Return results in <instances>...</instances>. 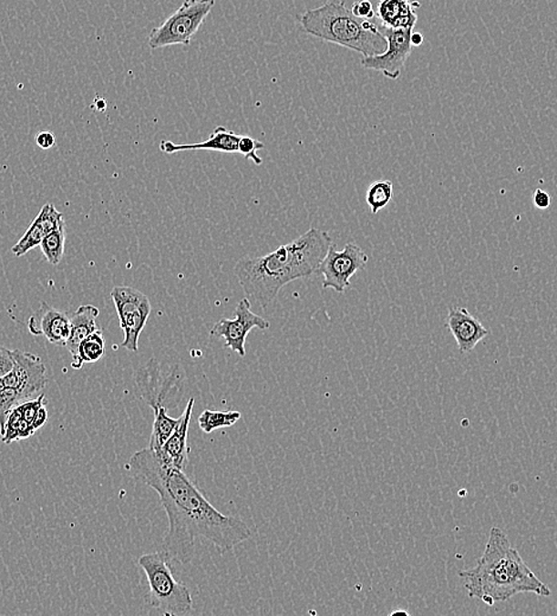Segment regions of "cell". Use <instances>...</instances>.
I'll return each mask as SVG.
<instances>
[{"label": "cell", "mask_w": 557, "mask_h": 616, "mask_svg": "<svg viewBox=\"0 0 557 616\" xmlns=\"http://www.w3.org/2000/svg\"><path fill=\"white\" fill-rule=\"evenodd\" d=\"M215 6V0H184L183 4L149 36L151 49L171 46H190L205 18Z\"/></svg>", "instance_id": "cell-6"}, {"label": "cell", "mask_w": 557, "mask_h": 616, "mask_svg": "<svg viewBox=\"0 0 557 616\" xmlns=\"http://www.w3.org/2000/svg\"><path fill=\"white\" fill-rule=\"evenodd\" d=\"M94 104L97 105L98 110L106 109V100H104V98H97V101H94Z\"/></svg>", "instance_id": "cell-34"}, {"label": "cell", "mask_w": 557, "mask_h": 616, "mask_svg": "<svg viewBox=\"0 0 557 616\" xmlns=\"http://www.w3.org/2000/svg\"><path fill=\"white\" fill-rule=\"evenodd\" d=\"M334 244L329 232L310 228L298 239L270 254L237 261L234 272L244 294L253 303L266 308L286 284L310 278Z\"/></svg>", "instance_id": "cell-2"}, {"label": "cell", "mask_w": 557, "mask_h": 616, "mask_svg": "<svg viewBox=\"0 0 557 616\" xmlns=\"http://www.w3.org/2000/svg\"><path fill=\"white\" fill-rule=\"evenodd\" d=\"M300 24L308 35L347 47L363 57L382 54L387 49L381 24L357 17L341 0H332L317 9L306 11Z\"/></svg>", "instance_id": "cell-4"}, {"label": "cell", "mask_w": 557, "mask_h": 616, "mask_svg": "<svg viewBox=\"0 0 557 616\" xmlns=\"http://www.w3.org/2000/svg\"><path fill=\"white\" fill-rule=\"evenodd\" d=\"M448 327L456 338L458 349L461 354L471 353L474 347L490 334V331L480 320L462 307L449 308Z\"/></svg>", "instance_id": "cell-14"}, {"label": "cell", "mask_w": 557, "mask_h": 616, "mask_svg": "<svg viewBox=\"0 0 557 616\" xmlns=\"http://www.w3.org/2000/svg\"><path fill=\"white\" fill-rule=\"evenodd\" d=\"M240 134L219 126L213 129L207 140L193 142V144H175L172 141H161L160 149L161 152L172 154L184 151H199V149H211V151L222 153H239Z\"/></svg>", "instance_id": "cell-17"}, {"label": "cell", "mask_w": 557, "mask_h": 616, "mask_svg": "<svg viewBox=\"0 0 557 616\" xmlns=\"http://www.w3.org/2000/svg\"><path fill=\"white\" fill-rule=\"evenodd\" d=\"M105 354V339L104 334L100 329L93 332L88 337L83 339L80 345H78L77 354L74 355L71 366L74 369H81L83 364L88 363H97L98 359Z\"/></svg>", "instance_id": "cell-21"}, {"label": "cell", "mask_w": 557, "mask_h": 616, "mask_svg": "<svg viewBox=\"0 0 557 616\" xmlns=\"http://www.w3.org/2000/svg\"><path fill=\"white\" fill-rule=\"evenodd\" d=\"M98 313H100V311H98V307L82 305L77 308L73 317L70 318V334L68 341L66 343V347L73 357L77 354L78 345H80L83 339H86L93 332L98 330L97 325Z\"/></svg>", "instance_id": "cell-19"}, {"label": "cell", "mask_w": 557, "mask_h": 616, "mask_svg": "<svg viewBox=\"0 0 557 616\" xmlns=\"http://www.w3.org/2000/svg\"><path fill=\"white\" fill-rule=\"evenodd\" d=\"M417 0H379L377 15L381 26L391 29H414L418 22Z\"/></svg>", "instance_id": "cell-18"}, {"label": "cell", "mask_w": 557, "mask_h": 616, "mask_svg": "<svg viewBox=\"0 0 557 616\" xmlns=\"http://www.w3.org/2000/svg\"><path fill=\"white\" fill-rule=\"evenodd\" d=\"M471 599L489 606L508 601L521 592H531L540 598H549L551 588L543 583L513 548L507 533L492 528L483 555L477 566L459 572Z\"/></svg>", "instance_id": "cell-3"}, {"label": "cell", "mask_w": 557, "mask_h": 616, "mask_svg": "<svg viewBox=\"0 0 557 616\" xmlns=\"http://www.w3.org/2000/svg\"><path fill=\"white\" fill-rule=\"evenodd\" d=\"M117 308L121 330L124 331L122 347L137 353L139 349V338L146 323L151 314L152 306L148 296L136 288L117 286L110 292Z\"/></svg>", "instance_id": "cell-7"}, {"label": "cell", "mask_w": 557, "mask_h": 616, "mask_svg": "<svg viewBox=\"0 0 557 616\" xmlns=\"http://www.w3.org/2000/svg\"><path fill=\"white\" fill-rule=\"evenodd\" d=\"M270 327L271 323L267 319L260 317L252 311L251 300L243 298L237 303L235 318L220 319L213 325L211 335L215 338H223L225 347L239 354L240 357H244L249 332L253 329L266 331Z\"/></svg>", "instance_id": "cell-10"}, {"label": "cell", "mask_w": 557, "mask_h": 616, "mask_svg": "<svg viewBox=\"0 0 557 616\" xmlns=\"http://www.w3.org/2000/svg\"><path fill=\"white\" fill-rule=\"evenodd\" d=\"M31 334L42 335L54 345L66 346L70 334V318L65 312L42 303L27 322Z\"/></svg>", "instance_id": "cell-13"}, {"label": "cell", "mask_w": 557, "mask_h": 616, "mask_svg": "<svg viewBox=\"0 0 557 616\" xmlns=\"http://www.w3.org/2000/svg\"><path fill=\"white\" fill-rule=\"evenodd\" d=\"M45 406L46 395L41 394L38 397H36L35 400L22 402L21 405L15 406V409H17V412L21 414V416L24 418V420L30 422V424L34 426L36 416H37L39 410H41Z\"/></svg>", "instance_id": "cell-28"}, {"label": "cell", "mask_w": 557, "mask_h": 616, "mask_svg": "<svg viewBox=\"0 0 557 616\" xmlns=\"http://www.w3.org/2000/svg\"><path fill=\"white\" fill-rule=\"evenodd\" d=\"M62 224H66L63 213L59 212L51 203L43 205L41 211L36 216L34 222L27 228L22 239L12 247L11 252L17 258L27 254L33 249L41 246L42 241L50 232L57 231Z\"/></svg>", "instance_id": "cell-15"}, {"label": "cell", "mask_w": 557, "mask_h": 616, "mask_svg": "<svg viewBox=\"0 0 557 616\" xmlns=\"http://www.w3.org/2000/svg\"><path fill=\"white\" fill-rule=\"evenodd\" d=\"M193 406H195V398H190L183 414H181V424L178 425L175 432L165 442L160 452H154L166 465L172 466V467L181 469V471H185L189 464L188 436L190 422H191L193 415Z\"/></svg>", "instance_id": "cell-16"}, {"label": "cell", "mask_w": 557, "mask_h": 616, "mask_svg": "<svg viewBox=\"0 0 557 616\" xmlns=\"http://www.w3.org/2000/svg\"><path fill=\"white\" fill-rule=\"evenodd\" d=\"M12 359L14 366L0 377V385L17 390L26 401L33 400L47 385L45 363L38 355L22 350H12Z\"/></svg>", "instance_id": "cell-12"}, {"label": "cell", "mask_w": 557, "mask_h": 616, "mask_svg": "<svg viewBox=\"0 0 557 616\" xmlns=\"http://www.w3.org/2000/svg\"><path fill=\"white\" fill-rule=\"evenodd\" d=\"M264 149L263 142L254 139V138L241 136L239 140V153L242 154L246 159L253 161L255 165L263 164V158L259 157V149Z\"/></svg>", "instance_id": "cell-27"}, {"label": "cell", "mask_w": 557, "mask_h": 616, "mask_svg": "<svg viewBox=\"0 0 557 616\" xmlns=\"http://www.w3.org/2000/svg\"><path fill=\"white\" fill-rule=\"evenodd\" d=\"M242 414L237 410H229V412H215V410H204L200 415V428L204 433L211 434L217 429L229 428L240 421Z\"/></svg>", "instance_id": "cell-23"}, {"label": "cell", "mask_w": 557, "mask_h": 616, "mask_svg": "<svg viewBox=\"0 0 557 616\" xmlns=\"http://www.w3.org/2000/svg\"><path fill=\"white\" fill-rule=\"evenodd\" d=\"M397 614L408 615V611H402V610H400V611H393V613H391L390 615H397Z\"/></svg>", "instance_id": "cell-35"}, {"label": "cell", "mask_w": 557, "mask_h": 616, "mask_svg": "<svg viewBox=\"0 0 557 616\" xmlns=\"http://www.w3.org/2000/svg\"><path fill=\"white\" fill-rule=\"evenodd\" d=\"M14 366V359H12V350L6 349L0 345V377L9 373Z\"/></svg>", "instance_id": "cell-30"}, {"label": "cell", "mask_w": 557, "mask_h": 616, "mask_svg": "<svg viewBox=\"0 0 557 616\" xmlns=\"http://www.w3.org/2000/svg\"><path fill=\"white\" fill-rule=\"evenodd\" d=\"M171 560L163 550L146 554L139 566L148 578L150 591L146 603L164 615H185L192 610L191 591L173 576Z\"/></svg>", "instance_id": "cell-5"}, {"label": "cell", "mask_w": 557, "mask_h": 616, "mask_svg": "<svg viewBox=\"0 0 557 616\" xmlns=\"http://www.w3.org/2000/svg\"><path fill=\"white\" fill-rule=\"evenodd\" d=\"M35 140L38 148L42 149H50L57 144V138H55L53 133L47 132V130L36 134Z\"/></svg>", "instance_id": "cell-31"}, {"label": "cell", "mask_w": 557, "mask_h": 616, "mask_svg": "<svg viewBox=\"0 0 557 616\" xmlns=\"http://www.w3.org/2000/svg\"><path fill=\"white\" fill-rule=\"evenodd\" d=\"M369 258L358 244L346 243L343 251H335L334 244L319 264L317 272L323 276L324 290H334L343 294L350 286L356 272L365 270Z\"/></svg>", "instance_id": "cell-8"}, {"label": "cell", "mask_w": 557, "mask_h": 616, "mask_svg": "<svg viewBox=\"0 0 557 616\" xmlns=\"http://www.w3.org/2000/svg\"><path fill=\"white\" fill-rule=\"evenodd\" d=\"M424 42V36L418 33H413L412 34V45L413 46H420L421 43Z\"/></svg>", "instance_id": "cell-33"}, {"label": "cell", "mask_w": 557, "mask_h": 616, "mask_svg": "<svg viewBox=\"0 0 557 616\" xmlns=\"http://www.w3.org/2000/svg\"><path fill=\"white\" fill-rule=\"evenodd\" d=\"M382 34L387 41V49L382 54L363 57L361 65L363 68L379 71L390 80H397L413 51V29L382 26Z\"/></svg>", "instance_id": "cell-11"}, {"label": "cell", "mask_w": 557, "mask_h": 616, "mask_svg": "<svg viewBox=\"0 0 557 616\" xmlns=\"http://www.w3.org/2000/svg\"><path fill=\"white\" fill-rule=\"evenodd\" d=\"M137 385L139 386L142 400L152 409L157 406L175 405L176 398L183 389V374L173 367L170 374L161 373L160 363L151 359L137 374Z\"/></svg>", "instance_id": "cell-9"}, {"label": "cell", "mask_w": 557, "mask_h": 616, "mask_svg": "<svg viewBox=\"0 0 557 616\" xmlns=\"http://www.w3.org/2000/svg\"><path fill=\"white\" fill-rule=\"evenodd\" d=\"M153 413L154 420L149 448L157 453L160 452L165 442L175 432L178 425L181 424V415L180 417L170 416L165 406H157L153 409Z\"/></svg>", "instance_id": "cell-20"}, {"label": "cell", "mask_w": 557, "mask_h": 616, "mask_svg": "<svg viewBox=\"0 0 557 616\" xmlns=\"http://www.w3.org/2000/svg\"><path fill=\"white\" fill-rule=\"evenodd\" d=\"M393 183L390 180H377L367 188L366 204L371 209V213L376 215L378 211L385 209L393 200Z\"/></svg>", "instance_id": "cell-24"}, {"label": "cell", "mask_w": 557, "mask_h": 616, "mask_svg": "<svg viewBox=\"0 0 557 616\" xmlns=\"http://www.w3.org/2000/svg\"><path fill=\"white\" fill-rule=\"evenodd\" d=\"M351 11L359 18L373 19L375 17L373 5H371L369 0H361V2L355 3Z\"/></svg>", "instance_id": "cell-29"}, {"label": "cell", "mask_w": 557, "mask_h": 616, "mask_svg": "<svg viewBox=\"0 0 557 616\" xmlns=\"http://www.w3.org/2000/svg\"><path fill=\"white\" fill-rule=\"evenodd\" d=\"M532 200L533 205H535L537 209H541V210H545V209L551 207L552 204L551 195L541 189L535 190V192H533Z\"/></svg>", "instance_id": "cell-32"}, {"label": "cell", "mask_w": 557, "mask_h": 616, "mask_svg": "<svg viewBox=\"0 0 557 616\" xmlns=\"http://www.w3.org/2000/svg\"><path fill=\"white\" fill-rule=\"evenodd\" d=\"M37 432L34 426L24 420L17 409H12V412L7 416V421L4 432L0 434L4 444L10 445L12 442L26 440L34 436Z\"/></svg>", "instance_id": "cell-22"}, {"label": "cell", "mask_w": 557, "mask_h": 616, "mask_svg": "<svg viewBox=\"0 0 557 616\" xmlns=\"http://www.w3.org/2000/svg\"><path fill=\"white\" fill-rule=\"evenodd\" d=\"M65 244H66V224H62L61 227L50 232L49 235L42 241L41 249L43 254H45L47 262L53 264V266H57L65 254Z\"/></svg>", "instance_id": "cell-25"}, {"label": "cell", "mask_w": 557, "mask_h": 616, "mask_svg": "<svg viewBox=\"0 0 557 616\" xmlns=\"http://www.w3.org/2000/svg\"><path fill=\"white\" fill-rule=\"evenodd\" d=\"M22 402H26V400L17 390L0 385V434L5 428L7 416H9L12 409L21 405Z\"/></svg>", "instance_id": "cell-26"}, {"label": "cell", "mask_w": 557, "mask_h": 616, "mask_svg": "<svg viewBox=\"0 0 557 616\" xmlns=\"http://www.w3.org/2000/svg\"><path fill=\"white\" fill-rule=\"evenodd\" d=\"M128 468L160 498L169 518L163 551L170 560L191 562L199 539L208 540L220 554H225L251 539V528L242 519L213 508L184 471L166 465L152 449L134 453Z\"/></svg>", "instance_id": "cell-1"}]
</instances>
